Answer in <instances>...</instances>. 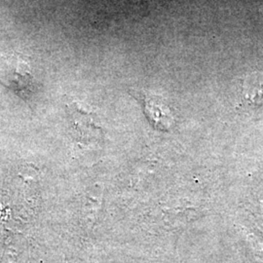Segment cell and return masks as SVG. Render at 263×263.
<instances>
[{
    "mask_svg": "<svg viewBox=\"0 0 263 263\" xmlns=\"http://www.w3.org/2000/svg\"><path fill=\"white\" fill-rule=\"evenodd\" d=\"M0 81L20 93L31 92L33 77L29 64L19 54H0Z\"/></svg>",
    "mask_w": 263,
    "mask_h": 263,
    "instance_id": "6da1fadb",
    "label": "cell"
},
{
    "mask_svg": "<svg viewBox=\"0 0 263 263\" xmlns=\"http://www.w3.org/2000/svg\"><path fill=\"white\" fill-rule=\"evenodd\" d=\"M145 110L148 117L158 126L164 128L172 122V113L169 107L158 98H148L145 100Z\"/></svg>",
    "mask_w": 263,
    "mask_h": 263,
    "instance_id": "7a4b0ae2",
    "label": "cell"
}]
</instances>
